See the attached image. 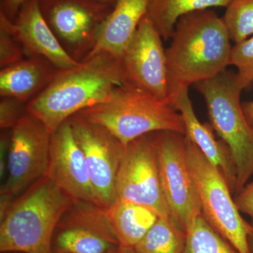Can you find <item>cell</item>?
Here are the masks:
<instances>
[{
  "label": "cell",
  "mask_w": 253,
  "mask_h": 253,
  "mask_svg": "<svg viewBox=\"0 0 253 253\" xmlns=\"http://www.w3.org/2000/svg\"><path fill=\"white\" fill-rule=\"evenodd\" d=\"M89 171L101 207L109 209L118 200L116 181L126 146L104 126L74 115L68 119Z\"/></svg>",
  "instance_id": "30bf717a"
},
{
  "label": "cell",
  "mask_w": 253,
  "mask_h": 253,
  "mask_svg": "<svg viewBox=\"0 0 253 253\" xmlns=\"http://www.w3.org/2000/svg\"><path fill=\"white\" fill-rule=\"evenodd\" d=\"M162 38L146 16L121 58L126 84L168 101L166 49Z\"/></svg>",
  "instance_id": "4fadbf2b"
},
{
  "label": "cell",
  "mask_w": 253,
  "mask_h": 253,
  "mask_svg": "<svg viewBox=\"0 0 253 253\" xmlns=\"http://www.w3.org/2000/svg\"><path fill=\"white\" fill-rule=\"evenodd\" d=\"M10 31L28 56L44 58L57 70L74 67L80 62L66 51L49 27L40 9L38 0H28L10 23Z\"/></svg>",
  "instance_id": "9a60e30c"
},
{
  "label": "cell",
  "mask_w": 253,
  "mask_h": 253,
  "mask_svg": "<svg viewBox=\"0 0 253 253\" xmlns=\"http://www.w3.org/2000/svg\"><path fill=\"white\" fill-rule=\"evenodd\" d=\"M156 144L161 184L171 217L186 231L202 210L186 160V135L157 131Z\"/></svg>",
  "instance_id": "9c48e42d"
},
{
  "label": "cell",
  "mask_w": 253,
  "mask_h": 253,
  "mask_svg": "<svg viewBox=\"0 0 253 253\" xmlns=\"http://www.w3.org/2000/svg\"><path fill=\"white\" fill-rule=\"evenodd\" d=\"M28 0H1V10L11 21H14L22 5Z\"/></svg>",
  "instance_id": "83f0119b"
},
{
  "label": "cell",
  "mask_w": 253,
  "mask_h": 253,
  "mask_svg": "<svg viewBox=\"0 0 253 253\" xmlns=\"http://www.w3.org/2000/svg\"><path fill=\"white\" fill-rule=\"evenodd\" d=\"M91 1H94L96 4L106 8V9L112 10L113 7L116 6L118 0H91Z\"/></svg>",
  "instance_id": "f546056e"
},
{
  "label": "cell",
  "mask_w": 253,
  "mask_h": 253,
  "mask_svg": "<svg viewBox=\"0 0 253 253\" xmlns=\"http://www.w3.org/2000/svg\"><path fill=\"white\" fill-rule=\"evenodd\" d=\"M234 199L240 212L249 215L253 222V181L245 186Z\"/></svg>",
  "instance_id": "4316f807"
},
{
  "label": "cell",
  "mask_w": 253,
  "mask_h": 253,
  "mask_svg": "<svg viewBox=\"0 0 253 253\" xmlns=\"http://www.w3.org/2000/svg\"><path fill=\"white\" fill-rule=\"evenodd\" d=\"M27 104L14 98H1L0 101V128L11 130L27 113Z\"/></svg>",
  "instance_id": "484cf974"
},
{
  "label": "cell",
  "mask_w": 253,
  "mask_h": 253,
  "mask_svg": "<svg viewBox=\"0 0 253 253\" xmlns=\"http://www.w3.org/2000/svg\"><path fill=\"white\" fill-rule=\"evenodd\" d=\"M156 133H149L126 145L117 176L118 199L151 208L160 217L171 216L163 192Z\"/></svg>",
  "instance_id": "ba28073f"
},
{
  "label": "cell",
  "mask_w": 253,
  "mask_h": 253,
  "mask_svg": "<svg viewBox=\"0 0 253 253\" xmlns=\"http://www.w3.org/2000/svg\"><path fill=\"white\" fill-rule=\"evenodd\" d=\"M106 210L120 246L126 247H135L161 217L151 208L124 200Z\"/></svg>",
  "instance_id": "d6986e66"
},
{
  "label": "cell",
  "mask_w": 253,
  "mask_h": 253,
  "mask_svg": "<svg viewBox=\"0 0 253 253\" xmlns=\"http://www.w3.org/2000/svg\"><path fill=\"white\" fill-rule=\"evenodd\" d=\"M183 253H239L210 225L203 214L195 219L186 231L185 249Z\"/></svg>",
  "instance_id": "7402d4cb"
},
{
  "label": "cell",
  "mask_w": 253,
  "mask_h": 253,
  "mask_svg": "<svg viewBox=\"0 0 253 253\" xmlns=\"http://www.w3.org/2000/svg\"><path fill=\"white\" fill-rule=\"evenodd\" d=\"M229 66L237 68L240 85L245 89L253 83V35L231 46Z\"/></svg>",
  "instance_id": "cb8c5ba5"
},
{
  "label": "cell",
  "mask_w": 253,
  "mask_h": 253,
  "mask_svg": "<svg viewBox=\"0 0 253 253\" xmlns=\"http://www.w3.org/2000/svg\"><path fill=\"white\" fill-rule=\"evenodd\" d=\"M243 111H244L245 117L249 124L253 127V99L252 101H248L241 104Z\"/></svg>",
  "instance_id": "f1b7e54d"
},
{
  "label": "cell",
  "mask_w": 253,
  "mask_h": 253,
  "mask_svg": "<svg viewBox=\"0 0 253 253\" xmlns=\"http://www.w3.org/2000/svg\"><path fill=\"white\" fill-rule=\"evenodd\" d=\"M221 18L231 42L245 41L253 35V0H231Z\"/></svg>",
  "instance_id": "603a6c76"
},
{
  "label": "cell",
  "mask_w": 253,
  "mask_h": 253,
  "mask_svg": "<svg viewBox=\"0 0 253 253\" xmlns=\"http://www.w3.org/2000/svg\"><path fill=\"white\" fill-rule=\"evenodd\" d=\"M166 49L168 101L179 91L215 77L229 66V33L221 17L211 9L181 16Z\"/></svg>",
  "instance_id": "6da1fadb"
},
{
  "label": "cell",
  "mask_w": 253,
  "mask_h": 253,
  "mask_svg": "<svg viewBox=\"0 0 253 253\" xmlns=\"http://www.w3.org/2000/svg\"><path fill=\"white\" fill-rule=\"evenodd\" d=\"M186 154L199 193L203 216L239 253H251L248 239L252 224L241 217L224 176L186 136Z\"/></svg>",
  "instance_id": "8992f818"
},
{
  "label": "cell",
  "mask_w": 253,
  "mask_h": 253,
  "mask_svg": "<svg viewBox=\"0 0 253 253\" xmlns=\"http://www.w3.org/2000/svg\"><path fill=\"white\" fill-rule=\"evenodd\" d=\"M112 253H139L134 247L119 246Z\"/></svg>",
  "instance_id": "4dcf8cb0"
},
{
  "label": "cell",
  "mask_w": 253,
  "mask_h": 253,
  "mask_svg": "<svg viewBox=\"0 0 253 253\" xmlns=\"http://www.w3.org/2000/svg\"><path fill=\"white\" fill-rule=\"evenodd\" d=\"M186 231L171 216L159 217L135 246L139 253H183Z\"/></svg>",
  "instance_id": "44dd1931"
},
{
  "label": "cell",
  "mask_w": 253,
  "mask_h": 253,
  "mask_svg": "<svg viewBox=\"0 0 253 253\" xmlns=\"http://www.w3.org/2000/svg\"><path fill=\"white\" fill-rule=\"evenodd\" d=\"M125 84L121 59L95 55L58 71L49 85L28 103L26 111L52 133L74 115L108 101L116 88Z\"/></svg>",
  "instance_id": "7a4b0ae2"
},
{
  "label": "cell",
  "mask_w": 253,
  "mask_h": 253,
  "mask_svg": "<svg viewBox=\"0 0 253 253\" xmlns=\"http://www.w3.org/2000/svg\"><path fill=\"white\" fill-rule=\"evenodd\" d=\"M231 0H149L145 16L163 40L172 38L181 16L200 10L226 7Z\"/></svg>",
  "instance_id": "ffe728a7"
},
{
  "label": "cell",
  "mask_w": 253,
  "mask_h": 253,
  "mask_svg": "<svg viewBox=\"0 0 253 253\" xmlns=\"http://www.w3.org/2000/svg\"><path fill=\"white\" fill-rule=\"evenodd\" d=\"M174 106L184 119L186 136L194 143L208 161L214 166L229 186L236 193L237 172L230 149L222 139L216 140L211 123L200 122L196 117L189 95V89L179 91Z\"/></svg>",
  "instance_id": "2e32d148"
},
{
  "label": "cell",
  "mask_w": 253,
  "mask_h": 253,
  "mask_svg": "<svg viewBox=\"0 0 253 253\" xmlns=\"http://www.w3.org/2000/svg\"><path fill=\"white\" fill-rule=\"evenodd\" d=\"M73 202L47 176L42 178L0 215L1 253H54L55 229Z\"/></svg>",
  "instance_id": "3957f363"
},
{
  "label": "cell",
  "mask_w": 253,
  "mask_h": 253,
  "mask_svg": "<svg viewBox=\"0 0 253 253\" xmlns=\"http://www.w3.org/2000/svg\"><path fill=\"white\" fill-rule=\"evenodd\" d=\"M19 253V252H6V253Z\"/></svg>",
  "instance_id": "d6a6232c"
},
{
  "label": "cell",
  "mask_w": 253,
  "mask_h": 253,
  "mask_svg": "<svg viewBox=\"0 0 253 253\" xmlns=\"http://www.w3.org/2000/svg\"><path fill=\"white\" fill-rule=\"evenodd\" d=\"M46 176L73 201L100 206L84 154L75 139L68 120L51 133Z\"/></svg>",
  "instance_id": "5bb4252c"
},
{
  "label": "cell",
  "mask_w": 253,
  "mask_h": 253,
  "mask_svg": "<svg viewBox=\"0 0 253 253\" xmlns=\"http://www.w3.org/2000/svg\"><path fill=\"white\" fill-rule=\"evenodd\" d=\"M59 70L47 60L28 56L0 72V96L21 100L28 104L49 85Z\"/></svg>",
  "instance_id": "ac0fdd59"
},
{
  "label": "cell",
  "mask_w": 253,
  "mask_h": 253,
  "mask_svg": "<svg viewBox=\"0 0 253 253\" xmlns=\"http://www.w3.org/2000/svg\"><path fill=\"white\" fill-rule=\"evenodd\" d=\"M149 1L118 0L100 27L94 48L83 61L99 54L121 59L146 14Z\"/></svg>",
  "instance_id": "e0dca14e"
},
{
  "label": "cell",
  "mask_w": 253,
  "mask_h": 253,
  "mask_svg": "<svg viewBox=\"0 0 253 253\" xmlns=\"http://www.w3.org/2000/svg\"><path fill=\"white\" fill-rule=\"evenodd\" d=\"M51 134L40 120L28 113L10 130L6 175L0 190V215L46 176Z\"/></svg>",
  "instance_id": "52a82bcc"
},
{
  "label": "cell",
  "mask_w": 253,
  "mask_h": 253,
  "mask_svg": "<svg viewBox=\"0 0 253 253\" xmlns=\"http://www.w3.org/2000/svg\"><path fill=\"white\" fill-rule=\"evenodd\" d=\"M194 85L204 97L213 130L230 149L237 172L238 194L253 174V127L241 104L244 89L236 73L227 69Z\"/></svg>",
  "instance_id": "5b68a950"
},
{
  "label": "cell",
  "mask_w": 253,
  "mask_h": 253,
  "mask_svg": "<svg viewBox=\"0 0 253 253\" xmlns=\"http://www.w3.org/2000/svg\"><path fill=\"white\" fill-rule=\"evenodd\" d=\"M76 115L104 126L125 146L155 131L186 135L184 119L174 105L127 85L118 86L108 101Z\"/></svg>",
  "instance_id": "277c9868"
},
{
  "label": "cell",
  "mask_w": 253,
  "mask_h": 253,
  "mask_svg": "<svg viewBox=\"0 0 253 253\" xmlns=\"http://www.w3.org/2000/svg\"><path fill=\"white\" fill-rule=\"evenodd\" d=\"M248 241H249L250 251H251V253H253V222L252 224V230L250 233Z\"/></svg>",
  "instance_id": "1f68e13d"
},
{
  "label": "cell",
  "mask_w": 253,
  "mask_h": 253,
  "mask_svg": "<svg viewBox=\"0 0 253 253\" xmlns=\"http://www.w3.org/2000/svg\"><path fill=\"white\" fill-rule=\"evenodd\" d=\"M11 20L0 11V67L12 66L24 59L26 54L19 42L10 31Z\"/></svg>",
  "instance_id": "d4e9b609"
},
{
  "label": "cell",
  "mask_w": 253,
  "mask_h": 253,
  "mask_svg": "<svg viewBox=\"0 0 253 253\" xmlns=\"http://www.w3.org/2000/svg\"><path fill=\"white\" fill-rule=\"evenodd\" d=\"M40 9L63 49L81 62L91 52L111 10L91 0H38Z\"/></svg>",
  "instance_id": "8fae6325"
},
{
  "label": "cell",
  "mask_w": 253,
  "mask_h": 253,
  "mask_svg": "<svg viewBox=\"0 0 253 253\" xmlns=\"http://www.w3.org/2000/svg\"><path fill=\"white\" fill-rule=\"evenodd\" d=\"M119 246L107 210L83 201L63 213L52 241L54 253H112Z\"/></svg>",
  "instance_id": "7c38bea8"
}]
</instances>
